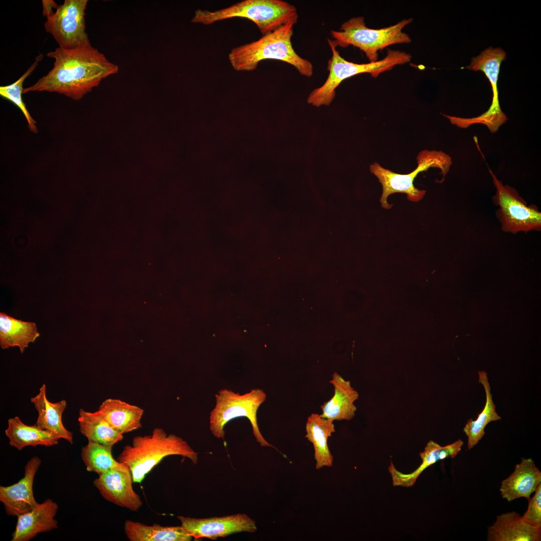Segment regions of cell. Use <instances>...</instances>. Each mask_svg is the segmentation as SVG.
<instances>
[{
	"instance_id": "10",
	"label": "cell",
	"mask_w": 541,
	"mask_h": 541,
	"mask_svg": "<svg viewBox=\"0 0 541 541\" xmlns=\"http://www.w3.org/2000/svg\"><path fill=\"white\" fill-rule=\"evenodd\" d=\"M496 192L493 197L495 205L499 206L497 215L503 231L516 233L540 230L541 212L534 205L527 206L517 191L502 182L488 167Z\"/></svg>"
},
{
	"instance_id": "24",
	"label": "cell",
	"mask_w": 541,
	"mask_h": 541,
	"mask_svg": "<svg viewBox=\"0 0 541 541\" xmlns=\"http://www.w3.org/2000/svg\"><path fill=\"white\" fill-rule=\"evenodd\" d=\"M40 336L36 324L16 319L0 313V345L2 349L17 346L23 353L30 343Z\"/></svg>"
},
{
	"instance_id": "13",
	"label": "cell",
	"mask_w": 541,
	"mask_h": 541,
	"mask_svg": "<svg viewBox=\"0 0 541 541\" xmlns=\"http://www.w3.org/2000/svg\"><path fill=\"white\" fill-rule=\"evenodd\" d=\"M132 476L129 467L110 470L99 475L93 481L106 500L132 511H137L143 502L133 489Z\"/></svg>"
},
{
	"instance_id": "16",
	"label": "cell",
	"mask_w": 541,
	"mask_h": 541,
	"mask_svg": "<svg viewBox=\"0 0 541 541\" xmlns=\"http://www.w3.org/2000/svg\"><path fill=\"white\" fill-rule=\"evenodd\" d=\"M541 483V472L531 458H522L513 472L501 482L499 491L503 498L510 502L524 497L527 500Z\"/></svg>"
},
{
	"instance_id": "18",
	"label": "cell",
	"mask_w": 541,
	"mask_h": 541,
	"mask_svg": "<svg viewBox=\"0 0 541 541\" xmlns=\"http://www.w3.org/2000/svg\"><path fill=\"white\" fill-rule=\"evenodd\" d=\"M38 413L36 425L39 428L51 432L59 439H64L70 444L73 443L72 432L67 430L62 421V415L67 407L65 400L51 402L47 397L45 384L39 389V393L30 399Z\"/></svg>"
},
{
	"instance_id": "21",
	"label": "cell",
	"mask_w": 541,
	"mask_h": 541,
	"mask_svg": "<svg viewBox=\"0 0 541 541\" xmlns=\"http://www.w3.org/2000/svg\"><path fill=\"white\" fill-rule=\"evenodd\" d=\"M115 430L124 434L140 429L144 410L120 399L104 401L97 411Z\"/></svg>"
},
{
	"instance_id": "22",
	"label": "cell",
	"mask_w": 541,
	"mask_h": 541,
	"mask_svg": "<svg viewBox=\"0 0 541 541\" xmlns=\"http://www.w3.org/2000/svg\"><path fill=\"white\" fill-rule=\"evenodd\" d=\"M305 437L314 446V457L317 469L333 465V457L329 449L327 441L335 431L333 421L316 413L308 417L306 424Z\"/></svg>"
},
{
	"instance_id": "17",
	"label": "cell",
	"mask_w": 541,
	"mask_h": 541,
	"mask_svg": "<svg viewBox=\"0 0 541 541\" xmlns=\"http://www.w3.org/2000/svg\"><path fill=\"white\" fill-rule=\"evenodd\" d=\"M464 444L459 439L456 441L445 446H441L437 443L430 440L426 444L423 452L419 453L422 460L421 465L413 472L404 474L398 471L392 462L388 467L391 475L393 486L412 487L420 474L427 467L439 460L455 457L461 451Z\"/></svg>"
},
{
	"instance_id": "15",
	"label": "cell",
	"mask_w": 541,
	"mask_h": 541,
	"mask_svg": "<svg viewBox=\"0 0 541 541\" xmlns=\"http://www.w3.org/2000/svg\"><path fill=\"white\" fill-rule=\"evenodd\" d=\"M58 509L57 503L50 498L38 503L30 510L18 516L12 541H29L38 533L58 527L55 517Z\"/></svg>"
},
{
	"instance_id": "19",
	"label": "cell",
	"mask_w": 541,
	"mask_h": 541,
	"mask_svg": "<svg viewBox=\"0 0 541 541\" xmlns=\"http://www.w3.org/2000/svg\"><path fill=\"white\" fill-rule=\"evenodd\" d=\"M541 527H534L524 522L515 511L502 513L496 517L487 529V541H540Z\"/></svg>"
},
{
	"instance_id": "30",
	"label": "cell",
	"mask_w": 541,
	"mask_h": 541,
	"mask_svg": "<svg viewBox=\"0 0 541 541\" xmlns=\"http://www.w3.org/2000/svg\"><path fill=\"white\" fill-rule=\"evenodd\" d=\"M534 495L529 498L526 511L521 516L526 523L534 527H541V483L537 487Z\"/></svg>"
},
{
	"instance_id": "8",
	"label": "cell",
	"mask_w": 541,
	"mask_h": 541,
	"mask_svg": "<svg viewBox=\"0 0 541 541\" xmlns=\"http://www.w3.org/2000/svg\"><path fill=\"white\" fill-rule=\"evenodd\" d=\"M215 397V405L209 416V428L213 436L218 439L224 438V428L226 423L234 418L245 417L251 423L257 442L261 446L274 447L262 436L257 424L258 409L266 398L262 389H252L240 394L231 390L222 389Z\"/></svg>"
},
{
	"instance_id": "7",
	"label": "cell",
	"mask_w": 541,
	"mask_h": 541,
	"mask_svg": "<svg viewBox=\"0 0 541 541\" xmlns=\"http://www.w3.org/2000/svg\"><path fill=\"white\" fill-rule=\"evenodd\" d=\"M87 0H65L57 5L52 0H43L44 27L59 47L73 49L91 46L86 32L85 11Z\"/></svg>"
},
{
	"instance_id": "3",
	"label": "cell",
	"mask_w": 541,
	"mask_h": 541,
	"mask_svg": "<svg viewBox=\"0 0 541 541\" xmlns=\"http://www.w3.org/2000/svg\"><path fill=\"white\" fill-rule=\"evenodd\" d=\"M294 25L287 24L256 41L233 48L228 55L233 69L238 72L252 71L262 60H277L292 65L302 75L311 77L313 64L300 57L293 47Z\"/></svg>"
},
{
	"instance_id": "1",
	"label": "cell",
	"mask_w": 541,
	"mask_h": 541,
	"mask_svg": "<svg viewBox=\"0 0 541 541\" xmlns=\"http://www.w3.org/2000/svg\"><path fill=\"white\" fill-rule=\"evenodd\" d=\"M47 56L55 60L53 68L33 85L24 88L23 94L56 92L79 100L119 70L91 45L73 49L58 47Z\"/></svg>"
},
{
	"instance_id": "11",
	"label": "cell",
	"mask_w": 541,
	"mask_h": 541,
	"mask_svg": "<svg viewBox=\"0 0 541 541\" xmlns=\"http://www.w3.org/2000/svg\"><path fill=\"white\" fill-rule=\"evenodd\" d=\"M506 58V54L501 48L493 49L489 47L478 56L473 57L470 64L464 67L484 73L491 86L492 99L490 107L483 114L475 117L463 118L461 125L463 128H468L473 124H481L485 125L491 133H495L507 120V116L500 108L497 87L500 66Z\"/></svg>"
},
{
	"instance_id": "29",
	"label": "cell",
	"mask_w": 541,
	"mask_h": 541,
	"mask_svg": "<svg viewBox=\"0 0 541 541\" xmlns=\"http://www.w3.org/2000/svg\"><path fill=\"white\" fill-rule=\"evenodd\" d=\"M43 56L40 54L35 59V62L27 71L14 83L7 86L0 87V95L16 105L22 112L28 123V127L31 131L37 133L36 122L28 112L26 106L23 101V83L25 80L35 70L39 62L42 60Z\"/></svg>"
},
{
	"instance_id": "9",
	"label": "cell",
	"mask_w": 541,
	"mask_h": 541,
	"mask_svg": "<svg viewBox=\"0 0 541 541\" xmlns=\"http://www.w3.org/2000/svg\"><path fill=\"white\" fill-rule=\"evenodd\" d=\"M417 166L412 172L406 174L396 173L384 168L378 163L374 162L370 166V170L378 179L383 188L380 202L383 208L390 209L392 205L387 202L389 195L395 193H405L408 200L418 202L421 200L426 191L419 190L413 184L419 173L427 171L431 167L440 169L444 177L449 170L452 160L451 157L441 151L424 150L417 156Z\"/></svg>"
},
{
	"instance_id": "20",
	"label": "cell",
	"mask_w": 541,
	"mask_h": 541,
	"mask_svg": "<svg viewBox=\"0 0 541 541\" xmlns=\"http://www.w3.org/2000/svg\"><path fill=\"white\" fill-rule=\"evenodd\" d=\"M330 383L334 387V395L321 406V416L333 421L352 419L357 410L354 402L359 398L358 392L352 387L349 381L336 372L333 374Z\"/></svg>"
},
{
	"instance_id": "27",
	"label": "cell",
	"mask_w": 541,
	"mask_h": 541,
	"mask_svg": "<svg viewBox=\"0 0 541 541\" xmlns=\"http://www.w3.org/2000/svg\"><path fill=\"white\" fill-rule=\"evenodd\" d=\"M478 382L482 385L486 395L485 404L476 419H469L463 428L467 437V448L472 449L485 434L484 429L490 422L501 419L496 411V406L492 400L487 374L484 371H478Z\"/></svg>"
},
{
	"instance_id": "5",
	"label": "cell",
	"mask_w": 541,
	"mask_h": 541,
	"mask_svg": "<svg viewBox=\"0 0 541 541\" xmlns=\"http://www.w3.org/2000/svg\"><path fill=\"white\" fill-rule=\"evenodd\" d=\"M328 42L332 52L328 62V76L324 84L312 91L307 99L309 104L316 107L329 105L335 98V89L346 79L363 73H369L376 78L380 74L391 70L397 65L409 63L411 60V56L408 53L390 49L382 60L366 64L354 63L341 56L334 40L328 39Z\"/></svg>"
},
{
	"instance_id": "14",
	"label": "cell",
	"mask_w": 541,
	"mask_h": 541,
	"mask_svg": "<svg viewBox=\"0 0 541 541\" xmlns=\"http://www.w3.org/2000/svg\"><path fill=\"white\" fill-rule=\"evenodd\" d=\"M41 460L34 456L25 466L24 476L18 482L8 486H0V501L8 515L19 516L34 508L38 503L33 493L35 476Z\"/></svg>"
},
{
	"instance_id": "4",
	"label": "cell",
	"mask_w": 541,
	"mask_h": 541,
	"mask_svg": "<svg viewBox=\"0 0 541 541\" xmlns=\"http://www.w3.org/2000/svg\"><path fill=\"white\" fill-rule=\"evenodd\" d=\"M234 18L250 20L263 36L287 24H296L298 14L294 6L281 0H244L213 11L197 10L191 22L210 25Z\"/></svg>"
},
{
	"instance_id": "26",
	"label": "cell",
	"mask_w": 541,
	"mask_h": 541,
	"mask_svg": "<svg viewBox=\"0 0 541 541\" xmlns=\"http://www.w3.org/2000/svg\"><path fill=\"white\" fill-rule=\"evenodd\" d=\"M78 422L80 431L88 442L113 447L123 438V434L113 429L97 411L80 409Z\"/></svg>"
},
{
	"instance_id": "28",
	"label": "cell",
	"mask_w": 541,
	"mask_h": 541,
	"mask_svg": "<svg viewBox=\"0 0 541 541\" xmlns=\"http://www.w3.org/2000/svg\"><path fill=\"white\" fill-rule=\"evenodd\" d=\"M112 449V447L88 442L81 450L82 459L87 470L100 475L110 470L127 466L114 458Z\"/></svg>"
},
{
	"instance_id": "23",
	"label": "cell",
	"mask_w": 541,
	"mask_h": 541,
	"mask_svg": "<svg viewBox=\"0 0 541 541\" xmlns=\"http://www.w3.org/2000/svg\"><path fill=\"white\" fill-rule=\"evenodd\" d=\"M8 423L5 434L9 439V444L19 450L29 446H52L58 444L60 439L51 432L35 424H25L18 416L9 418Z\"/></svg>"
},
{
	"instance_id": "12",
	"label": "cell",
	"mask_w": 541,
	"mask_h": 541,
	"mask_svg": "<svg viewBox=\"0 0 541 541\" xmlns=\"http://www.w3.org/2000/svg\"><path fill=\"white\" fill-rule=\"evenodd\" d=\"M181 526L195 539H216L231 534L257 530L255 521L245 514L196 518L178 516Z\"/></svg>"
},
{
	"instance_id": "25",
	"label": "cell",
	"mask_w": 541,
	"mask_h": 541,
	"mask_svg": "<svg viewBox=\"0 0 541 541\" xmlns=\"http://www.w3.org/2000/svg\"><path fill=\"white\" fill-rule=\"evenodd\" d=\"M124 531L130 541H190L193 538L181 526L149 525L129 519L125 522Z\"/></svg>"
},
{
	"instance_id": "6",
	"label": "cell",
	"mask_w": 541,
	"mask_h": 541,
	"mask_svg": "<svg viewBox=\"0 0 541 541\" xmlns=\"http://www.w3.org/2000/svg\"><path fill=\"white\" fill-rule=\"evenodd\" d=\"M413 21L403 19L396 24L380 29L368 28L363 17L350 19L341 25L340 31L332 30L331 35L337 46L352 45L362 51L370 62L378 59L380 50L397 44L411 42L409 36L402 30Z\"/></svg>"
},
{
	"instance_id": "2",
	"label": "cell",
	"mask_w": 541,
	"mask_h": 541,
	"mask_svg": "<svg viewBox=\"0 0 541 541\" xmlns=\"http://www.w3.org/2000/svg\"><path fill=\"white\" fill-rule=\"evenodd\" d=\"M170 455L188 458L194 464L198 460V453L185 440L157 427L150 435L134 437L132 444L124 447L117 460L129 467L133 483H140L154 467Z\"/></svg>"
}]
</instances>
